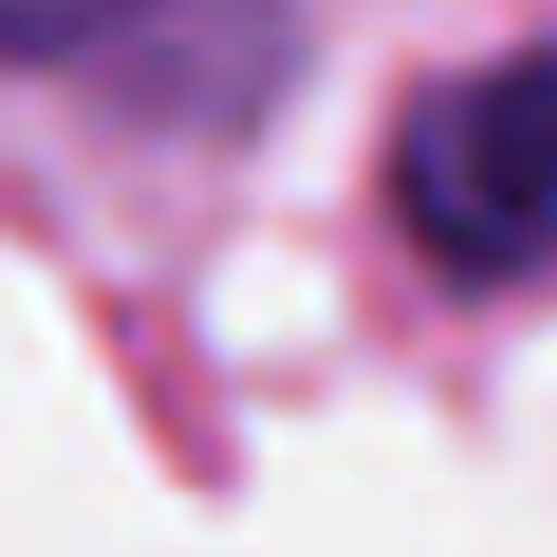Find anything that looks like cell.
I'll list each match as a JSON object with an SVG mask.
<instances>
[{
    "label": "cell",
    "instance_id": "2",
    "mask_svg": "<svg viewBox=\"0 0 557 557\" xmlns=\"http://www.w3.org/2000/svg\"><path fill=\"white\" fill-rule=\"evenodd\" d=\"M159 0H0V38L20 65H65L84 47H112L149 20Z\"/></svg>",
    "mask_w": 557,
    "mask_h": 557
},
{
    "label": "cell",
    "instance_id": "1",
    "mask_svg": "<svg viewBox=\"0 0 557 557\" xmlns=\"http://www.w3.org/2000/svg\"><path fill=\"white\" fill-rule=\"evenodd\" d=\"M391 214L446 288H520L557 260V38L418 84L391 121Z\"/></svg>",
    "mask_w": 557,
    "mask_h": 557
}]
</instances>
